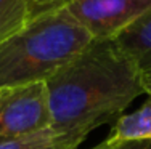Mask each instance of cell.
Returning <instances> with one entry per match:
<instances>
[{"instance_id": "6da1fadb", "label": "cell", "mask_w": 151, "mask_h": 149, "mask_svg": "<svg viewBox=\"0 0 151 149\" xmlns=\"http://www.w3.org/2000/svg\"><path fill=\"white\" fill-rule=\"evenodd\" d=\"M50 127L81 144L142 93V72L114 40H92L45 82Z\"/></svg>"}, {"instance_id": "7a4b0ae2", "label": "cell", "mask_w": 151, "mask_h": 149, "mask_svg": "<svg viewBox=\"0 0 151 149\" xmlns=\"http://www.w3.org/2000/svg\"><path fill=\"white\" fill-rule=\"evenodd\" d=\"M92 40L66 8L29 21L0 42V90L45 83Z\"/></svg>"}, {"instance_id": "3957f363", "label": "cell", "mask_w": 151, "mask_h": 149, "mask_svg": "<svg viewBox=\"0 0 151 149\" xmlns=\"http://www.w3.org/2000/svg\"><path fill=\"white\" fill-rule=\"evenodd\" d=\"M50 127L45 83L0 90V144Z\"/></svg>"}, {"instance_id": "277c9868", "label": "cell", "mask_w": 151, "mask_h": 149, "mask_svg": "<svg viewBox=\"0 0 151 149\" xmlns=\"http://www.w3.org/2000/svg\"><path fill=\"white\" fill-rule=\"evenodd\" d=\"M66 10L93 40H114L151 11V0H69Z\"/></svg>"}, {"instance_id": "5b68a950", "label": "cell", "mask_w": 151, "mask_h": 149, "mask_svg": "<svg viewBox=\"0 0 151 149\" xmlns=\"http://www.w3.org/2000/svg\"><path fill=\"white\" fill-rule=\"evenodd\" d=\"M114 42L142 74L151 71V11L117 35Z\"/></svg>"}, {"instance_id": "8992f818", "label": "cell", "mask_w": 151, "mask_h": 149, "mask_svg": "<svg viewBox=\"0 0 151 149\" xmlns=\"http://www.w3.org/2000/svg\"><path fill=\"white\" fill-rule=\"evenodd\" d=\"M151 140V95L142 108L130 114L121 115L114 122L113 128L105 141L122 143V141H150Z\"/></svg>"}, {"instance_id": "52a82bcc", "label": "cell", "mask_w": 151, "mask_h": 149, "mask_svg": "<svg viewBox=\"0 0 151 149\" xmlns=\"http://www.w3.org/2000/svg\"><path fill=\"white\" fill-rule=\"evenodd\" d=\"M77 143L61 136L52 127H48L40 132L2 143L0 149H77Z\"/></svg>"}, {"instance_id": "ba28073f", "label": "cell", "mask_w": 151, "mask_h": 149, "mask_svg": "<svg viewBox=\"0 0 151 149\" xmlns=\"http://www.w3.org/2000/svg\"><path fill=\"white\" fill-rule=\"evenodd\" d=\"M29 23L26 0H0V42Z\"/></svg>"}, {"instance_id": "9c48e42d", "label": "cell", "mask_w": 151, "mask_h": 149, "mask_svg": "<svg viewBox=\"0 0 151 149\" xmlns=\"http://www.w3.org/2000/svg\"><path fill=\"white\" fill-rule=\"evenodd\" d=\"M27 3V15L29 21L40 18L48 13H55L64 10L69 3V0H26Z\"/></svg>"}, {"instance_id": "30bf717a", "label": "cell", "mask_w": 151, "mask_h": 149, "mask_svg": "<svg viewBox=\"0 0 151 149\" xmlns=\"http://www.w3.org/2000/svg\"><path fill=\"white\" fill-rule=\"evenodd\" d=\"M92 149H151V140L150 141H122V143H108L101 141Z\"/></svg>"}, {"instance_id": "8fae6325", "label": "cell", "mask_w": 151, "mask_h": 149, "mask_svg": "<svg viewBox=\"0 0 151 149\" xmlns=\"http://www.w3.org/2000/svg\"><path fill=\"white\" fill-rule=\"evenodd\" d=\"M142 79H143V88H145V93L151 95V71L142 74Z\"/></svg>"}]
</instances>
